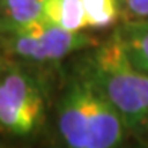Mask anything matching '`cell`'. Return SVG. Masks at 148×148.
Listing matches in <instances>:
<instances>
[{"label":"cell","mask_w":148,"mask_h":148,"mask_svg":"<svg viewBox=\"0 0 148 148\" xmlns=\"http://www.w3.org/2000/svg\"><path fill=\"white\" fill-rule=\"evenodd\" d=\"M56 148H123L129 130L119 113L76 68L55 104Z\"/></svg>","instance_id":"obj_1"},{"label":"cell","mask_w":148,"mask_h":148,"mask_svg":"<svg viewBox=\"0 0 148 148\" xmlns=\"http://www.w3.org/2000/svg\"><path fill=\"white\" fill-rule=\"evenodd\" d=\"M73 65L115 109L129 133L148 132V74L132 62L118 30L80 53Z\"/></svg>","instance_id":"obj_2"},{"label":"cell","mask_w":148,"mask_h":148,"mask_svg":"<svg viewBox=\"0 0 148 148\" xmlns=\"http://www.w3.org/2000/svg\"><path fill=\"white\" fill-rule=\"evenodd\" d=\"M36 68L23 62L0 66V132L9 138H33L47 121L51 86Z\"/></svg>","instance_id":"obj_3"},{"label":"cell","mask_w":148,"mask_h":148,"mask_svg":"<svg viewBox=\"0 0 148 148\" xmlns=\"http://www.w3.org/2000/svg\"><path fill=\"white\" fill-rule=\"evenodd\" d=\"M97 42L85 30L70 32L47 21H38L11 32H0V50L17 62L33 66L58 65Z\"/></svg>","instance_id":"obj_4"},{"label":"cell","mask_w":148,"mask_h":148,"mask_svg":"<svg viewBox=\"0 0 148 148\" xmlns=\"http://www.w3.org/2000/svg\"><path fill=\"white\" fill-rule=\"evenodd\" d=\"M47 0H0V32H11L44 21Z\"/></svg>","instance_id":"obj_5"},{"label":"cell","mask_w":148,"mask_h":148,"mask_svg":"<svg viewBox=\"0 0 148 148\" xmlns=\"http://www.w3.org/2000/svg\"><path fill=\"white\" fill-rule=\"evenodd\" d=\"M44 21L70 32L88 29L82 0H47L42 12Z\"/></svg>","instance_id":"obj_6"},{"label":"cell","mask_w":148,"mask_h":148,"mask_svg":"<svg viewBox=\"0 0 148 148\" xmlns=\"http://www.w3.org/2000/svg\"><path fill=\"white\" fill-rule=\"evenodd\" d=\"M116 30L132 62L148 74V18L129 20Z\"/></svg>","instance_id":"obj_7"},{"label":"cell","mask_w":148,"mask_h":148,"mask_svg":"<svg viewBox=\"0 0 148 148\" xmlns=\"http://www.w3.org/2000/svg\"><path fill=\"white\" fill-rule=\"evenodd\" d=\"M88 29H106L119 17V0H82Z\"/></svg>","instance_id":"obj_8"},{"label":"cell","mask_w":148,"mask_h":148,"mask_svg":"<svg viewBox=\"0 0 148 148\" xmlns=\"http://www.w3.org/2000/svg\"><path fill=\"white\" fill-rule=\"evenodd\" d=\"M121 6L129 20L148 18V0H124Z\"/></svg>","instance_id":"obj_9"},{"label":"cell","mask_w":148,"mask_h":148,"mask_svg":"<svg viewBox=\"0 0 148 148\" xmlns=\"http://www.w3.org/2000/svg\"><path fill=\"white\" fill-rule=\"evenodd\" d=\"M123 2H124V0H119V3H121V5H123Z\"/></svg>","instance_id":"obj_10"},{"label":"cell","mask_w":148,"mask_h":148,"mask_svg":"<svg viewBox=\"0 0 148 148\" xmlns=\"http://www.w3.org/2000/svg\"><path fill=\"white\" fill-rule=\"evenodd\" d=\"M123 148H125V144H124V147H123Z\"/></svg>","instance_id":"obj_11"}]
</instances>
